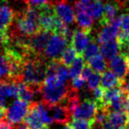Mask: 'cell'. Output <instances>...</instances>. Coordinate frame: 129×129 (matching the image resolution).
<instances>
[{
	"instance_id": "cell-17",
	"label": "cell",
	"mask_w": 129,
	"mask_h": 129,
	"mask_svg": "<svg viewBox=\"0 0 129 129\" xmlns=\"http://www.w3.org/2000/svg\"><path fill=\"white\" fill-rule=\"evenodd\" d=\"M15 13L11 6L6 4L0 6V29L6 31L13 23Z\"/></svg>"
},
{
	"instance_id": "cell-22",
	"label": "cell",
	"mask_w": 129,
	"mask_h": 129,
	"mask_svg": "<svg viewBox=\"0 0 129 129\" xmlns=\"http://www.w3.org/2000/svg\"><path fill=\"white\" fill-rule=\"evenodd\" d=\"M88 64L91 67L92 70L95 73H98V74H103L108 68V64L106 62V59L104 58L102 54H98V55L95 56L89 60H88Z\"/></svg>"
},
{
	"instance_id": "cell-20",
	"label": "cell",
	"mask_w": 129,
	"mask_h": 129,
	"mask_svg": "<svg viewBox=\"0 0 129 129\" xmlns=\"http://www.w3.org/2000/svg\"><path fill=\"white\" fill-rule=\"evenodd\" d=\"M119 48H118V43L117 40L106 42V43H101L100 45V52L104 57L107 60H111L113 57L118 55Z\"/></svg>"
},
{
	"instance_id": "cell-13",
	"label": "cell",
	"mask_w": 129,
	"mask_h": 129,
	"mask_svg": "<svg viewBox=\"0 0 129 129\" xmlns=\"http://www.w3.org/2000/svg\"><path fill=\"white\" fill-rule=\"evenodd\" d=\"M53 6L57 17L64 24L70 25L75 21V12L67 1H57Z\"/></svg>"
},
{
	"instance_id": "cell-21",
	"label": "cell",
	"mask_w": 129,
	"mask_h": 129,
	"mask_svg": "<svg viewBox=\"0 0 129 129\" xmlns=\"http://www.w3.org/2000/svg\"><path fill=\"white\" fill-rule=\"evenodd\" d=\"M122 92H123V89H122L121 87H114V88L105 89L104 92L102 101H101V103L97 106H98V107L108 108V106L111 104V103L112 102L115 98H117Z\"/></svg>"
},
{
	"instance_id": "cell-16",
	"label": "cell",
	"mask_w": 129,
	"mask_h": 129,
	"mask_svg": "<svg viewBox=\"0 0 129 129\" xmlns=\"http://www.w3.org/2000/svg\"><path fill=\"white\" fill-rule=\"evenodd\" d=\"M122 5L118 0H111L104 5V16L99 20V25L109 23L118 16V12L121 9Z\"/></svg>"
},
{
	"instance_id": "cell-7",
	"label": "cell",
	"mask_w": 129,
	"mask_h": 129,
	"mask_svg": "<svg viewBox=\"0 0 129 129\" xmlns=\"http://www.w3.org/2000/svg\"><path fill=\"white\" fill-rule=\"evenodd\" d=\"M53 33L46 30H39L33 36H29L27 40V46L31 56L33 57H40L43 53L50 41Z\"/></svg>"
},
{
	"instance_id": "cell-33",
	"label": "cell",
	"mask_w": 129,
	"mask_h": 129,
	"mask_svg": "<svg viewBox=\"0 0 129 129\" xmlns=\"http://www.w3.org/2000/svg\"><path fill=\"white\" fill-rule=\"evenodd\" d=\"M24 2L29 7L37 8V9L43 7L47 5H53V0H24Z\"/></svg>"
},
{
	"instance_id": "cell-27",
	"label": "cell",
	"mask_w": 129,
	"mask_h": 129,
	"mask_svg": "<svg viewBox=\"0 0 129 129\" xmlns=\"http://www.w3.org/2000/svg\"><path fill=\"white\" fill-rule=\"evenodd\" d=\"M117 40H129V13L121 14L120 32Z\"/></svg>"
},
{
	"instance_id": "cell-29",
	"label": "cell",
	"mask_w": 129,
	"mask_h": 129,
	"mask_svg": "<svg viewBox=\"0 0 129 129\" xmlns=\"http://www.w3.org/2000/svg\"><path fill=\"white\" fill-rule=\"evenodd\" d=\"M68 125L72 129H94L93 122L80 118H74L69 122Z\"/></svg>"
},
{
	"instance_id": "cell-36",
	"label": "cell",
	"mask_w": 129,
	"mask_h": 129,
	"mask_svg": "<svg viewBox=\"0 0 129 129\" xmlns=\"http://www.w3.org/2000/svg\"><path fill=\"white\" fill-rule=\"evenodd\" d=\"M93 73H94V71L91 69V67H90L88 64H86L84 69L82 70V73H81V76H82L85 80H87Z\"/></svg>"
},
{
	"instance_id": "cell-30",
	"label": "cell",
	"mask_w": 129,
	"mask_h": 129,
	"mask_svg": "<svg viewBox=\"0 0 129 129\" xmlns=\"http://www.w3.org/2000/svg\"><path fill=\"white\" fill-rule=\"evenodd\" d=\"M56 76L57 78L63 83H66L67 84L68 82V80L70 78V74H69V69L67 68V67L64 66L63 64H61L58 66L57 69V72H56Z\"/></svg>"
},
{
	"instance_id": "cell-6",
	"label": "cell",
	"mask_w": 129,
	"mask_h": 129,
	"mask_svg": "<svg viewBox=\"0 0 129 129\" xmlns=\"http://www.w3.org/2000/svg\"><path fill=\"white\" fill-rule=\"evenodd\" d=\"M30 104L21 99H15L6 108V117L7 121L12 125H18L25 120L29 111Z\"/></svg>"
},
{
	"instance_id": "cell-45",
	"label": "cell",
	"mask_w": 129,
	"mask_h": 129,
	"mask_svg": "<svg viewBox=\"0 0 129 129\" xmlns=\"http://www.w3.org/2000/svg\"><path fill=\"white\" fill-rule=\"evenodd\" d=\"M120 129H128L127 127H122V128H120Z\"/></svg>"
},
{
	"instance_id": "cell-10",
	"label": "cell",
	"mask_w": 129,
	"mask_h": 129,
	"mask_svg": "<svg viewBox=\"0 0 129 129\" xmlns=\"http://www.w3.org/2000/svg\"><path fill=\"white\" fill-rule=\"evenodd\" d=\"M98 106L95 101L91 98H85L80 102L76 109L73 112V118H80L93 122L96 114Z\"/></svg>"
},
{
	"instance_id": "cell-26",
	"label": "cell",
	"mask_w": 129,
	"mask_h": 129,
	"mask_svg": "<svg viewBox=\"0 0 129 129\" xmlns=\"http://www.w3.org/2000/svg\"><path fill=\"white\" fill-rule=\"evenodd\" d=\"M78 55L79 54L77 53L75 49L71 44H69L67 48L64 50L59 61L61 62V64H63L66 67H70L71 64L74 63V61L75 60L76 57H78Z\"/></svg>"
},
{
	"instance_id": "cell-42",
	"label": "cell",
	"mask_w": 129,
	"mask_h": 129,
	"mask_svg": "<svg viewBox=\"0 0 129 129\" xmlns=\"http://www.w3.org/2000/svg\"><path fill=\"white\" fill-rule=\"evenodd\" d=\"M126 127L129 129V116H128V118H127V121H126Z\"/></svg>"
},
{
	"instance_id": "cell-18",
	"label": "cell",
	"mask_w": 129,
	"mask_h": 129,
	"mask_svg": "<svg viewBox=\"0 0 129 129\" xmlns=\"http://www.w3.org/2000/svg\"><path fill=\"white\" fill-rule=\"evenodd\" d=\"M122 81L120 80L112 71L106 70L101 75V83L100 86L104 89H108V88H114V87H121Z\"/></svg>"
},
{
	"instance_id": "cell-35",
	"label": "cell",
	"mask_w": 129,
	"mask_h": 129,
	"mask_svg": "<svg viewBox=\"0 0 129 129\" xmlns=\"http://www.w3.org/2000/svg\"><path fill=\"white\" fill-rule=\"evenodd\" d=\"M8 41H9V37L6 34V31L0 29V47L6 46Z\"/></svg>"
},
{
	"instance_id": "cell-23",
	"label": "cell",
	"mask_w": 129,
	"mask_h": 129,
	"mask_svg": "<svg viewBox=\"0 0 129 129\" xmlns=\"http://www.w3.org/2000/svg\"><path fill=\"white\" fill-rule=\"evenodd\" d=\"M88 12L94 20H100L104 16V6L101 0H91L88 6Z\"/></svg>"
},
{
	"instance_id": "cell-14",
	"label": "cell",
	"mask_w": 129,
	"mask_h": 129,
	"mask_svg": "<svg viewBox=\"0 0 129 129\" xmlns=\"http://www.w3.org/2000/svg\"><path fill=\"white\" fill-rule=\"evenodd\" d=\"M108 67L112 71L120 80H125L129 73V63L127 58L123 55H117L108 64Z\"/></svg>"
},
{
	"instance_id": "cell-34",
	"label": "cell",
	"mask_w": 129,
	"mask_h": 129,
	"mask_svg": "<svg viewBox=\"0 0 129 129\" xmlns=\"http://www.w3.org/2000/svg\"><path fill=\"white\" fill-rule=\"evenodd\" d=\"M90 91H91V93H90V95H90V98L93 99L94 101H95L97 105H98L101 103V101H102L104 89L101 86H99V87H97V88H94V89L90 90Z\"/></svg>"
},
{
	"instance_id": "cell-39",
	"label": "cell",
	"mask_w": 129,
	"mask_h": 129,
	"mask_svg": "<svg viewBox=\"0 0 129 129\" xmlns=\"http://www.w3.org/2000/svg\"><path fill=\"white\" fill-rule=\"evenodd\" d=\"M125 111L129 114V95L127 96V100H126V107H125Z\"/></svg>"
},
{
	"instance_id": "cell-11",
	"label": "cell",
	"mask_w": 129,
	"mask_h": 129,
	"mask_svg": "<svg viewBox=\"0 0 129 129\" xmlns=\"http://www.w3.org/2000/svg\"><path fill=\"white\" fill-rule=\"evenodd\" d=\"M39 9V25L41 29L53 33L57 22L58 20V18L55 13L53 5H47Z\"/></svg>"
},
{
	"instance_id": "cell-28",
	"label": "cell",
	"mask_w": 129,
	"mask_h": 129,
	"mask_svg": "<svg viewBox=\"0 0 129 129\" xmlns=\"http://www.w3.org/2000/svg\"><path fill=\"white\" fill-rule=\"evenodd\" d=\"M99 51H100V47L98 46V43L95 40V38L91 40L87 48L85 49L84 52H83L82 56L86 60H89L95 56L98 55Z\"/></svg>"
},
{
	"instance_id": "cell-4",
	"label": "cell",
	"mask_w": 129,
	"mask_h": 129,
	"mask_svg": "<svg viewBox=\"0 0 129 129\" xmlns=\"http://www.w3.org/2000/svg\"><path fill=\"white\" fill-rule=\"evenodd\" d=\"M24 121L28 129H41L44 125L49 126L54 124L50 107L43 102L30 104L29 111Z\"/></svg>"
},
{
	"instance_id": "cell-9",
	"label": "cell",
	"mask_w": 129,
	"mask_h": 129,
	"mask_svg": "<svg viewBox=\"0 0 129 129\" xmlns=\"http://www.w3.org/2000/svg\"><path fill=\"white\" fill-rule=\"evenodd\" d=\"M19 81L0 80V107L7 108L10 101L19 95Z\"/></svg>"
},
{
	"instance_id": "cell-8",
	"label": "cell",
	"mask_w": 129,
	"mask_h": 129,
	"mask_svg": "<svg viewBox=\"0 0 129 129\" xmlns=\"http://www.w3.org/2000/svg\"><path fill=\"white\" fill-rule=\"evenodd\" d=\"M120 25H121V14L116 17L109 23L100 25L101 29L97 33L96 42L101 44L106 42L117 40L116 38H118L120 32Z\"/></svg>"
},
{
	"instance_id": "cell-19",
	"label": "cell",
	"mask_w": 129,
	"mask_h": 129,
	"mask_svg": "<svg viewBox=\"0 0 129 129\" xmlns=\"http://www.w3.org/2000/svg\"><path fill=\"white\" fill-rule=\"evenodd\" d=\"M128 116L126 111H110L107 120L115 129H120L126 125Z\"/></svg>"
},
{
	"instance_id": "cell-38",
	"label": "cell",
	"mask_w": 129,
	"mask_h": 129,
	"mask_svg": "<svg viewBox=\"0 0 129 129\" xmlns=\"http://www.w3.org/2000/svg\"><path fill=\"white\" fill-rule=\"evenodd\" d=\"M4 110H5L4 108L0 107V122L3 121V119H4V118H5V114H6V112H5Z\"/></svg>"
},
{
	"instance_id": "cell-25",
	"label": "cell",
	"mask_w": 129,
	"mask_h": 129,
	"mask_svg": "<svg viewBox=\"0 0 129 129\" xmlns=\"http://www.w3.org/2000/svg\"><path fill=\"white\" fill-rule=\"evenodd\" d=\"M86 64V60L83 57V56L78 55V57H76L69 68V74H70L71 79H74L78 76H81L82 70L84 69Z\"/></svg>"
},
{
	"instance_id": "cell-40",
	"label": "cell",
	"mask_w": 129,
	"mask_h": 129,
	"mask_svg": "<svg viewBox=\"0 0 129 129\" xmlns=\"http://www.w3.org/2000/svg\"><path fill=\"white\" fill-rule=\"evenodd\" d=\"M63 129H72V128H71V126L68 125V124H66V125H64V126L63 127Z\"/></svg>"
},
{
	"instance_id": "cell-3",
	"label": "cell",
	"mask_w": 129,
	"mask_h": 129,
	"mask_svg": "<svg viewBox=\"0 0 129 129\" xmlns=\"http://www.w3.org/2000/svg\"><path fill=\"white\" fill-rule=\"evenodd\" d=\"M69 91V85L61 82L56 74L47 76L40 88L43 103L48 106H53L63 103L67 98Z\"/></svg>"
},
{
	"instance_id": "cell-31",
	"label": "cell",
	"mask_w": 129,
	"mask_h": 129,
	"mask_svg": "<svg viewBox=\"0 0 129 129\" xmlns=\"http://www.w3.org/2000/svg\"><path fill=\"white\" fill-rule=\"evenodd\" d=\"M86 83H87V88H88V90H92V89H94V88L99 87L101 83L100 74L94 72L93 74L86 80Z\"/></svg>"
},
{
	"instance_id": "cell-24",
	"label": "cell",
	"mask_w": 129,
	"mask_h": 129,
	"mask_svg": "<svg viewBox=\"0 0 129 129\" xmlns=\"http://www.w3.org/2000/svg\"><path fill=\"white\" fill-rule=\"evenodd\" d=\"M0 80H11V67L6 50H0Z\"/></svg>"
},
{
	"instance_id": "cell-41",
	"label": "cell",
	"mask_w": 129,
	"mask_h": 129,
	"mask_svg": "<svg viewBox=\"0 0 129 129\" xmlns=\"http://www.w3.org/2000/svg\"><path fill=\"white\" fill-rule=\"evenodd\" d=\"M57 1H67H67H69V0H53V5L55 4L56 2H57Z\"/></svg>"
},
{
	"instance_id": "cell-15",
	"label": "cell",
	"mask_w": 129,
	"mask_h": 129,
	"mask_svg": "<svg viewBox=\"0 0 129 129\" xmlns=\"http://www.w3.org/2000/svg\"><path fill=\"white\" fill-rule=\"evenodd\" d=\"M51 118L53 119V122L59 125H66L68 124L71 121L70 112L67 110V108L63 104H56L53 106H49Z\"/></svg>"
},
{
	"instance_id": "cell-12",
	"label": "cell",
	"mask_w": 129,
	"mask_h": 129,
	"mask_svg": "<svg viewBox=\"0 0 129 129\" xmlns=\"http://www.w3.org/2000/svg\"><path fill=\"white\" fill-rule=\"evenodd\" d=\"M91 31L84 30L81 28L74 29L73 31L70 44L75 49V50L79 55H82L88 43L94 38L92 37Z\"/></svg>"
},
{
	"instance_id": "cell-37",
	"label": "cell",
	"mask_w": 129,
	"mask_h": 129,
	"mask_svg": "<svg viewBox=\"0 0 129 129\" xmlns=\"http://www.w3.org/2000/svg\"><path fill=\"white\" fill-rule=\"evenodd\" d=\"M0 129H14L13 127V125L10 124L8 121H3L0 122Z\"/></svg>"
},
{
	"instance_id": "cell-43",
	"label": "cell",
	"mask_w": 129,
	"mask_h": 129,
	"mask_svg": "<svg viewBox=\"0 0 129 129\" xmlns=\"http://www.w3.org/2000/svg\"><path fill=\"white\" fill-rule=\"evenodd\" d=\"M41 129H50V128H49V126H48V125H44V126H43V127H42Z\"/></svg>"
},
{
	"instance_id": "cell-2",
	"label": "cell",
	"mask_w": 129,
	"mask_h": 129,
	"mask_svg": "<svg viewBox=\"0 0 129 129\" xmlns=\"http://www.w3.org/2000/svg\"><path fill=\"white\" fill-rule=\"evenodd\" d=\"M39 14L40 9L29 6L23 12L19 13L15 16L14 27L11 36L28 37L41 30L39 25Z\"/></svg>"
},
{
	"instance_id": "cell-44",
	"label": "cell",
	"mask_w": 129,
	"mask_h": 129,
	"mask_svg": "<svg viewBox=\"0 0 129 129\" xmlns=\"http://www.w3.org/2000/svg\"><path fill=\"white\" fill-rule=\"evenodd\" d=\"M126 58H127V60H128V63H129V55H128V56H127V57H126Z\"/></svg>"
},
{
	"instance_id": "cell-5",
	"label": "cell",
	"mask_w": 129,
	"mask_h": 129,
	"mask_svg": "<svg viewBox=\"0 0 129 129\" xmlns=\"http://www.w3.org/2000/svg\"><path fill=\"white\" fill-rule=\"evenodd\" d=\"M70 44V40L66 36L53 34L43 53V57L47 61L59 60L63 52Z\"/></svg>"
},
{
	"instance_id": "cell-1",
	"label": "cell",
	"mask_w": 129,
	"mask_h": 129,
	"mask_svg": "<svg viewBox=\"0 0 129 129\" xmlns=\"http://www.w3.org/2000/svg\"><path fill=\"white\" fill-rule=\"evenodd\" d=\"M48 61L43 57H28L25 59L20 81L27 85L40 88L47 76Z\"/></svg>"
},
{
	"instance_id": "cell-32",
	"label": "cell",
	"mask_w": 129,
	"mask_h": 129,
	"mask_svg": "<svg viewBox=\"0 0 129 129\" xmlns=\"http://www.w3.org/2000/svg\"><path fill=\"white\" fill-rule=\"evenodd\" d=\"M85 84H86V80L81 75L74 78V79H72V81L69 84V87H70V88L72 90L79 93L80 90L84 88Z\"/></svg>"
}]
</instances>
